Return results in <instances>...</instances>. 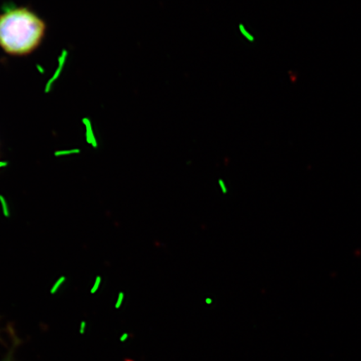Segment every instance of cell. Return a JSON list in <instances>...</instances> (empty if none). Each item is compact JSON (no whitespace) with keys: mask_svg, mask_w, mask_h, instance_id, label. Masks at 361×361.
Returning a JSON list of instances; mask_svg holds the SVG:
<instances>
[{"mask_svg":"<svg viewBox=\"0 0 361 361\" xmlns=\"http://www.w3.org/2000/svg\"><path fill=\"white\" fill-rule=\"evenodd\" d=\"M8 334L12 338V345L8 350V353L1 361H15V353L18 346L20 344V340L17 337L15 329L11 326L8 328Z\"/></svg>","mask_w":361,"mask_h":361,"instance_id":"cell-2","label":"cell"},{"mask_svg":"<svg viewBox=\"0 0 361 361\" xmlns=\"http://www.w3.org/2000/svg\"><path fill=\"white\" fill-rule=\"evenodd\" d=\"M219 186L221 189V192H222L224 195L225 194L228 193V188H227V185L225 184L224 180L223 179L219 178L218 180Z\"/></svg>","mask_w":361,"mask_h":361,"instance_id":"cell-4","label":"cell"},{"mask_svg":"<svg viewBox=\"0 0 361 361\" xmlns=\"http://www.w3.org/2000/svg\"><path fill=\"white\" fill-rule=\"evenodd\" d=\"M42 20L27 8H16L0 16V47L11 55H27L44 37Z\"/></svg>","mask_w":361,"mask_h":361,"instance_id":"cell-1","label":"cell"},{"mask_svg":"<svg viewBox=\"0 0 361 361\" xmlns=\"http://www.w3.org/2000/svg\"><path fill=\"white\" fill-rule=\"evenodd\" d=\"M238 30L239 31H240V33L242 34L243 37L247 39V42H250L251 43L255 42V36L252 35L250 32H248L245 25H243V24H239Z\"/></svg>","mask_w":361,"mask_h":361,"instance_id":"cell-3","label":"cell"}]
</instances>
